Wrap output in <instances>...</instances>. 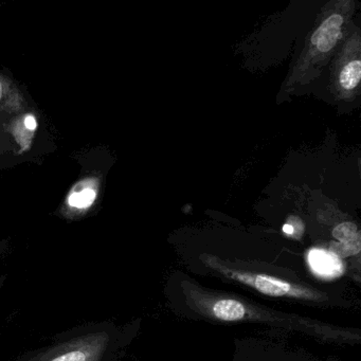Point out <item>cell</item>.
I'll list each match as a JSON object with an SVG mask.
<instances>
[{"label":"cell","instance_id":"8","mask_svg":"<svg viewBox=\"0 0 361 361\" xmlns=\"http://www.w3.org/2000/svg\"><path fill=\"white\" fill-rule=\"evenodd\" d=\"M361 78V63L360 61H353L348 63L340 75V84L345 90H353L358 85Z\"/></svg>","mask_w":361,"mask_h":361},{"label":"cell","instance_id":"4","mask_svg":"<svg viewBox=\"0 0 361 361\" xmlns=\"http://www.w3.org/2000/svg\"><path fill=\"white\" fill-rule=\"evenodd\" d=\"M233 361H319L303 350L267 341L238 342Z\"/></svg>","mask_w":361,"mask_h":361},{"label":"cell","instance_id":"3","mask_svg":"<svg viewBox=\"0 0 361 361\" xmlns=\"http://www.w3.org/2000/svg\"><path fill=\"white\" fill-rule=\"evenodd\" d=\"M119 348V334L114 327L96 326L37 350L20 361H104Z\"/></svg>","mask_w":361,"mask_h":361},{"label":"cell","instance_id":"5","mask_svg":"<svg viewBox=\"0 0 361 361\" xmlns=\"http://www.w3.org/2000/svg\"><path fill=\"white\" fill-rule=\"evenodd\" d=\"M334 238L338 240L331 250L338 257H352L360 252V232L353 223H342L333 231Z\"/></svg>","mask_w":361,"mask_h":361},{"label":"cell","instance_id":"2","mask_svg":"<svg viewBox=\"0 0 361 361\" xmlns=\"http://www.w3.org/2000/svg\"><path fill=\"white\" fill-rule=\"evenodd\" d=\"M185 265L195 274L214 276L265 297L300 302L314 307L352 306V302L343 293L329 289L326 285L314 284L286 266L263 261L224 259L211 253H202L195 263Z\"/></svg>","mask_w":361,"mask_h":361},{"label":"cell","instance_id":"11","mask_svg":"<svg viewBox=\"0 0 361 361\" xmlns=\"http://www.w3.org/2000/svg\"><path fill=\"white\" fill-rule=\"evenodd\" d=\"M5 276H3V278L0 276V288H1V286H3L4 282H5Z\"/></svg>","mask_w":361,"mask_h":361},{"label":"cell","instance_id":"9","mask_svg":"<svg viewBox=\"0 0 361 361\" xmlns=\"http://www.w3.org/2000/svg\"><path fill=\"white\" fill-rule=\"evenodd\" d=\"M96 197L97 194L94 190L85 189L83 191L78 192V193H73L68 198V204L73 208L86 209L92 206Z\"/></svg>","mask_w":361,"mask_h":361},{"label":"cell","instance_id":"1","mask_svg":"<svg viewBox=\"0 0 361 361\" xmlns=\"http://www.w3.org/2000/svg\"><path fill=\"white\" fill-rule=\"evenodd\" d=\"M171 310L190 320L219 324L251 323L285 331L303 334L320 341L360 343V331L329 324L310 317L281 312L230 291L204 286L183 272L170 274L164 288Z\"/></svg>","mask_w":361,"mask_h":361},{"label":"cell","instance_id":"10","mask_svg":"<svg viewBox=\"0 0 361 361\" xmlns=\"http://www.w3.org/2000/svg\"><path fill=\"white\" fill-rule=\"evenodd\" d=\"M25 123H26V126L29 128V130H33L37 128V120H35L32 116H28V117L26 118V121H25Z\"/></svg>","mask_w":361,"mask_h":361},{"label":"cell","instance_id":"6","mask_svg":"<svg viewBox=\"0 0 361 361\" xmlns=\"http://www.w3.org/2000/svg\"><path fill=\"white\" fill-rule=\"evenodd\" d=\"M307 261L312 271L320 278L333 279L343 270L340 257L331 250L312 249L308 253Z\"/></svg>","mask_w":361,"mask_h":361},{"label":"cell","instance_id":"7","mask_svg":"<svg viewBox=\"0 0 361 361\" xmlns=\"http://www.w3.org/2000/svg\"><path fill=\"white\" fill-rule=\"evenodd\" d=\"M343 18L340 16H331L327 18L312 35V44L319 51L327 52L336 45L341 35Z\"/></svg>","mask_w":361,"mask_h":361},{"label":"cell","instance_id":"12","mask_svg":"<svg viewBox=\"0 0 361 361\" xmlns=\"http://www.w3.org/2000/svg\"><path fill=\"white\" fill-rule=\"evenodd\" d=\"M1 96H3V85H1V82H0V99H1Z\"/></svg>","mask_w":361,"mask_h":361}]
</instances>
